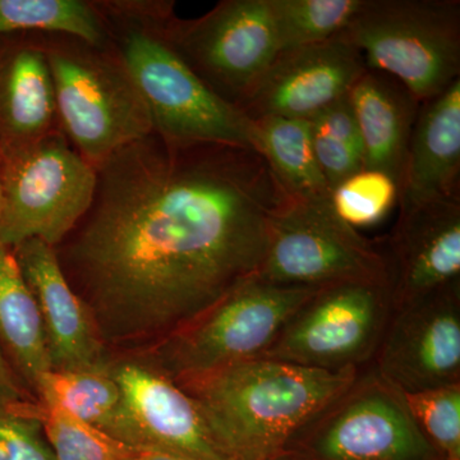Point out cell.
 Returning a JSON list of instances; mask_svg holds the SVG:
<instances>
[{"label":"cell","instance_id":"obj_7","mask_svg":"<svg viewBox=\"0 0 460 460\" xmlns=\"http://www.w3.org/2000/svg\"><path fill=\"white\" fill-rule=\"evenodd\" d=\"M129 18L144 21L220 99L235 108L279 54L269 0H223L199 18L175 16L174 2H153Z\"/></svg>","mask_w":460,"mask_h":460},{"label":"cell","instance_id":"obj_15","mask_svg":"<svg viewBox=\"0 0 460 460\" xmlns=\"http://www.w3.org/2000/svg\"><path fill=\"white\" fill-rule=\"evenodd\" d=\"M384 252L395 308L460 280V199L401 206Z\"/></svg>","mask_w":460,"mask_h":460},{"label":"cell","instance_id":"obj_25","mask_svg":"<svg viewBox=\"0 0 460 460\" xmlns=\"http://www.w3.org/2000/svg\"><path fill=\"white\" fill-rule=\"evenodd\" d=\"M308 122L314 156L330 189L363 169L361 135L348 93Z\"/></svg>","mask_w":460,"mask_h":460},{"label":"cell","instance_id":"obj_5","mask_svg":"<svg viewBox=\"0 0 460 460\" xmlns=\"http://www.w3.org/2000/svg\"><path fill=\"white\" fill-rule=\"evenodd\" d=\"M341 35L420 104L459 80V0H362Z\"/></svg>","mask_w":460,"mask_h":460},{"label":"cell","instance_id":"obj_10","mask_svg":"<svg viewBox=\"0 0 460 460\" xmlns=\"http://www.w3.org/2000/svg\"><path fill=\"white\" fill-rule=\"evenodd\" d=\"M393 313L389 284L320 288L290 316L260 358L317 370H362L371 365Z\"/></svg>","mask_w":460,"mask_h":460},{"label":"cell","instance_id":"obj_19","mask_svg":"<svg viewBox=\"0 0 460 460\" xmlns=\"http://www.w3.org/2000/svg\"><path fill=\"white\" fill-rule=\"evenodd\" d=\"M363 147V168L401 184L420 102L389 75L366 69L348 93Z\"/></svg>","mask_w":460,"mask_h":460},{"label":"cell","instance_id":"obj_16","mask_svg":"<svg viewBox=\"0 0 460 460\" xmlns=\"http://www.w3.org/2000/svg\"><path fill=\"white\" fill-rule=\"evenodd\" d=\"M13 252L40 313L51 370H83L108 363L111 353L86 305L69 286L54 248L32 238Z\"/></svg>","mask_w":460,"mask_h":460},{"label":"cell","instance_id":"obj_34","mask_svg":"<svg viewBox=\"0 0 460 460\" xmlns=\"http://www.w3.org/2000/svg\"><path fill=\"white\" fill-rule=\"evenodd\" d=\"M277 460H289V459H287V458H284V456H281V458L277 459Z\"/></svg>","mask_w":460,"mask_h":460},{"label":"cell","instance_id":"obj_22","mask_svg":"<svg viewBox=\"0 0 460 460\" xmlns=\"http://www.w3.org/2000/svg\"><path fill=\"white\" fill-rule=\"evenodd\" d=\"M256 124L261 136L262 155L289 195L302 201L330 199L332 189L314 156L310 122L269 117Z\"/></svg>","mask_w":460,"mask_h":460},{"label":"cell","instance_id":"obj_30","mask_svg":"<svg viewBox=\"0 0 460 460\" xmlns=\"http://www.w3.org/2000/svg\"><path fill=\"white\" fill-rule=\"evenodd\" d=\"M39 402L21 384L0 353V411L35 414Z\"/></svg>","mask_w":460,"mask_h":460},{"label":"cell","instance_id":"obj_3","mask_svg":"<svg viewBox=\"0 0 460 460\" xmlns=\"http://www.w3.org/2000/svg\"><path fill=\"white\" fill-rule=\"evenodd\" d=\"M99 11L146 104L155 135L171 144L237 145L262 154L256 122L208 89L153 27Z\"/></svg>","mask_w":460,"mask_h":460},{"label":"cell","instance_id":"obj_28","mask_svg":"<svg viewBox=\"0 0 460 460\" xmlns=\"http://www.w3.org/2000/svg\"><path fill=\"white\" fill-rule=\"evenodd\" d=\"M402 399L438 458L460 460V384L404 393Z\"/></svg>","mask_w":460,"mask_h":460},{"label":"cell","instance_id":"obj_24","mask_svg":"<svg viewBox=\"0 0 460 460\" xmlns=\"http://www.w3.org/2000/svg\"><path fill=\"white\" fill-rule=\"evenodd\" d=\"M362 0H269L278 48L299 49L337 38Z\"/></svg>","mask_w":460,"mask_h":460},{"label":"cell","instance_id":"obj_26","mask_svg":"<svg viewBox=\"0 0 460 460\" xmlns=\"http://www.w3.org/2000/svg\"><path fill=\"white\" fill-rule=\"evenodd\" d=\"M39 419L54 460H135L141 453L62 408L40 404Z\"/></svg>","mask_w":460,"mask_h":460},{"label":"cell","instance_id":"obj_21","mask_svg":"<svg viewBox=\"0 0 460 460\" xmlns=\"http://www.w3.org/2000/svg\"><path fill=\"white\" fill-rule=\"evenodd\" d=\"M0 353L27 392L50 371L40 313L13 250L0 244ZM38 401V399H36Z\"/></svg>","mask_w":460,"mask_h":460},{"label":"cell","instance_id":"obj_13","mask_svg":"<svg viewBox=\"0 0 460 460\" xmlns=\"http://www.w3.org/2000/svg\"><path fill=\"white\" fill-rule=\"evenodd\" d=\"M366 69L359 51L341 35L281 51L239 111L253 122L269 117L310 120L347 95Z\"/></svg>","mask_w":460,"mask_h":460},{"label":"cell","instance_id":"obj_2","mask_svg":"<svg viewBox=\"0 0 460 460\" xmlns=\"http://www.w3.org/2000/svg\"><path fill=\"white\" fill-rule=\"evenodd\" d=\"M362 370L325 371L256 358L175 384L196 402L226 458L277 460L293 436Z\"/></svg>","mask_w":460,"mask_h":460},{"label":"cell","instance_id":"obj_18","mask_svg":"<svg viewBox=\"0 0 460 460\" xmlns=\"http://www.w3.org/2000/svg\"><path fill=\"white\" fill-rule=\"evenodd\" d=\"M0 51V150L60 131L47 57L35 33Z\"/></svg>","mask_w":460,"mask_h":460},{"label":"cell","instance_id":"obj_17","mask_svg":"<svg viewBox=\"0 0 460 460\" xmlns=\"http://www.w3.org/2000/svg\"><path fill=\"white\" fill-rule=\"evenodd\" d=\"M460 78L420 105L411 131L399 206L460 199Z\"/></svg>","mask_w":460,"mask_h":460},{"label":"cell","instance_id":"obj_1","mask_svg":"<svg viewBox=\"0 0 460 460\" xmlns=\"http://www.w3.org/2000/svg\"><path fill=\"white\" fill-rule=\"evenodd\" d=\"M95 169L89 210L54 251L111 354L154 347L257 277L293 201L265 156L237 145L153 132Z\"/></svg>","mask_w":460,"mask_h":460},{"label":"cell","instance_id":"obj_14","mask_svg":"<svg viewBox=\"0 0 460 460\" xmlns=\"http://www.w3.org/2000/svg\"><path fill=\"white\" fill-rule=\"evenodd\" d=\"M109 371L122 390L141 452L229 460L214 443L196 402L172 378L133 354H111Z\"/></svg>","mask_w":460,"mask_h":460},{"label":"cell","instance_id":"obj_12","mask_svg":"<svg viewBox=\"0 0 460 460\" xmlns=\"http://www.w3.org/2000/svg\"><path fill=\"white\" fill-rule=\"evenodd\" d=\"M371 366L402 394L460 384V280L395 308Z\"/></svg>","mask_w":460,"mask_h":460},{"label":"cell","instance_id":"obj_33","mask_svg":"<svg viewBox=\"0 0 460 460\" xmlns=\"http://www.w3.org/2000/svg\"><path fill=\"white\" fill-rule=\"evenodd\" d=\"M0 460H8L7 456H5L2 449H0Z\"/></svg>","mask_w":460,"mask_h":460},{"label":"cell","instance_id":"obj_32","mask_svg":"<svg viewBox=\"0 0 460 460\" xmlns=\"http://www.w3.org/2000/svg\"><path fill=\"white\" fill-rule=\"evenodd\" d=\"M3 208V177H2V160H0V214Z\"/></svg>","mask_w":460,"mask_h":460},{"label":"cell","instance_id":"obj_9","mask_svg":"<svg viewBox=\"0 0 460 460\" xmlns=\"http://www.w3.org/2000/svg\"><path fill=\"white\" fill-rule=\"evenodd\" d=\"M283 456L289 460H441L411 419L402 393L371 365L293 436Z\"/></svg>","mask_w":460,"mask_h":460},{"label":"cell","instance_id":"obj_31","mask_svg":"<svg viewBox=\"0 0 460 460\" xmlns=\"http://www.w3.org/2000/svg\"><path fill=\"white\" fill-rule=\"evenodd\" d=\"M135 460H195L190 459L189 456H180V454L168 453V452H141L136 456Z\"/></svg>","mask_w":460,"mask_h":460},{"label":"cell","instance_id":"obj_20","mask_svg":"<svg viewBox=\"0 0 460 460\" xmlns=\"http://www.w3.org/2000/svg\"><path fill=\"white\" fill-rule=\"evenodd\" d=\"M111 361V359H109ZM109 361L96 367L48 371L36 387L40 404L62 408L115 440L140 449V438Z\"/></svg>","mask_w":460,"mask_h":460},{"label":"cell","instance_id":"obj_8","mask_svg":"<svg viewBox=\"0 0 460 460\" xmlns=\"http://www.w3.org/2000/svg\"><path fill=\"white\" fill-rule=\"evenodd\" d=\"M3 208L0 244L41 239L57 247L87 213L96 169L60 131L22 146L0 150Z\"/></svg>","mask_w":460,"mask_h":460},{"label":"cell","instance_id":"obj_29","mask_svg":"<svg viewBox=\"0 0 460 460\" xmlns=\"http://www.w3.org/2000/svg\"><path fill=\"white\" fill-rule=\"evenodd\" d=\"M0 449L8 460H54L38 416L0 411Z\"/></svg>","mask_w":460,"mask_h":460},{"label":"cell","instance_id":"obj_27","mask_svg":"<svg viewBox=\"0 0 460 460\" xmlns=\"http://www.w3.org/2000/svg\"><path fill=\"white\" fill-rule=\"evenodd\" d=\"M399 201V184L376 169H361L330 190L332 210L354 229L383 222Z\"/></svg>","mask_w":460,"mask_h":460},{"label":"cell","instance_id":"obj_11","mask_svg":"<svg viewBox=\"0 0 460 460\" xmlns=\"http://www.w3.org/2000/svg\"><path fill=\"white\" fill-rule=\"evenodd\" d=\"M257 278L280 286L389 284L384 248L345 224L326 201H293L272 224Z\"/></svg>","mask_w":460,"mask_h":460},{"label":"cell","instance_id":"obj_23","mask_svg":"<svg viewBox=\"0 0 460 460\" xmlns=\"http://www.w3.org/2000/svg\"><path fill=\"white\" fill-rule=\"evenodd\" d=\"M66 35L99 48L113 47L107 21L87 0H0V36Z\"/></svg>","mask_w":460,"mask_h":460},{"label":"cell","instance_id":"obj_6","mask_svg":"<svg viewBox=\"0 0 460 460\" xmlns=\"http://www.w3.org/2000/svg\"><path fill=\"white\" fill-rule=\"evenodd\" d=\"M319 289L252 278L164 341L133 356L174 383L260 358L290 316Z\"/></svg>","mask_w":460,"mask_h":460},{"label":"cell","instance_id":"obj_4","mask_svg":"<svg viewBox=\"0 0 460 460\" xmlns=\"http://www.w3.org/2000/svg\"><path fill=\"white\" fill-rule=\"evenodd\" d=\"M35 35L49 65L60 132L93 168L153 133L146 104L114 44Z\"/></svg>","mask_w":460,"mask_h":460}]
</instances>
